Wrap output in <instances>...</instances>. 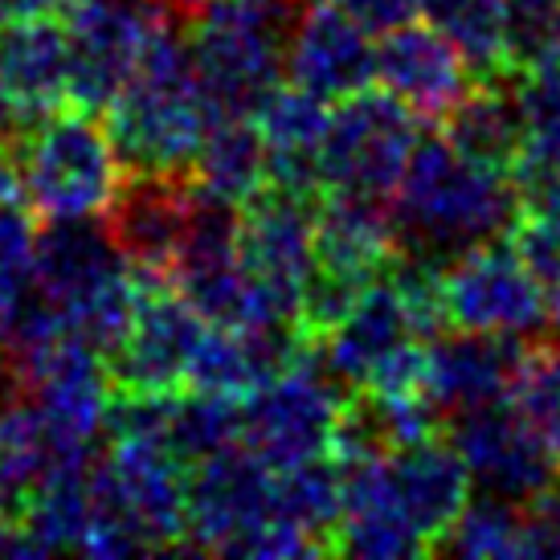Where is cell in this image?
<instances>
[{"mask_svg":"<svg viewBox=\"0 0 560 560\" xmlns=\"http://www.w3.org/2000/svg\"><path fill=\"white\" fill-rule=\"evenodd\" d=\"M389 205L397 246L434 262L512 234L524 213L512 176L467 160L446 136H421Z\"/></svg>","mask_w":560,"mask_h":560,"instance_id":"obj_1","label":"cell"},{"mask_svg":"<svg viewBox=\"0 0 560 560\" xmlns=\"http://www.w3.org/2000/svg\"><path fill=\"white\" fill-rule=\"evenodd\" d=\"M172 21L176 16L164 13L152 25L136 74L103 110L124 172H188L213 124V107L197 82L188 42Z\"/></svg>","mask_w":560,"mask_h":560,"instance_id":"obj_2","label":"cell"},{"mask_svg":"<svg viewBox=\"0 0 560 560\" xmlns=\"http://www.w3.org/2000/svg\"><path fill=\"white\" fill-rule=\"evenodd\" d=\"M188 467L156 438H110L91 467L86 557H131L185 545Z\"/></svg>","mask_w":560,"mask_h":560,"instance_id":"obj_3","label":"cell"},{"mask_svg":"<svg viewBox=\"0 0 560 560\" xmlns=\"http://www.w3.org/2000/svg\"><path fill=\"white\" fill-rule=\"evenodd\" d=\"M33 279L66 331L103 352V360L119 348L136 315L140 275L110 242L107 225L94 218L46 221V230L37 234Z\"/></svg>","mask_w":560,"mask_h":560,"instance_id":"obj_4","label":"cell"},{"mask_svg":"<svg viewBox=\"0 0 560 560\" xmlns=\"http://www.w3.org/2000/svg\"><path fill=\"white\" fill-rule=\"evenodd\" d=\"M295 4L209 0L185 21L188 58L213 115H254L282 82V42Z\"/></svg>","mask_w":560,"mask_h":560,"instance_id":"obj_5","label":"cell"},{"mask_svg":"<svg viewBox=\"0 0 560 560\" xmlns=\"http://www.w3.org/2000/svg\"><path fill=\"white\" fill-rule=\"evenodd\" d=\"M16 185L37 218H103L124 164L107 127L79 107H62L13 148Z\"/></svg>","mask_w":560,"mask_h":560,"instance_id":"obj_6","label":"cell"},{"mask_svg":"<svg viewBox=\"0 0 560 560\" xmlns=\"http://www.w3.org/2000/svg\"><path fill=\"white\" fill-rule=\"evenodd\" d=\"M348 393L352 389L307 343L279 376L242 401V446L275 470L331 454V434Z\"/></svg>","mask_w":560,"mask_h":560,"instance_id":"obj_7","label":"cell"},{"mask_svg":"<svg viewBox=\"0 0 560 560\" xmlns=\"http://www.w3.org/2000/svg\"><path fill=\"white\" fill-rule=\"evenodd\" d=\"M421 140V119L389 91H360L331 103L319 143V188L393 201Z\"/></svg>","mask_w":560,"mask_h":560,"instance_id":"obj_8","label":"cell"},{"mask_svg":"<svg viewBox=\"0 0 560 560\" xmlns=\"http://www.w3.org/2000/svg\"><path fill=\"white\" fill-rule=\"evenodd\" d=\"M442 303L458 331L532 340L548 324L545 287L520 258L512 237L482 242L442 262Z\"/></svg>","mask_w":560,"mask_h":560,"instance_id":"obj_9","label":"cell"},{"mask_svg":"<svg viewBox=\"0 0 560 560\" xmlns=\"http://www.w3.org/2000/svg\"><path fill=\"white\" fill-rule=\"evenodd\" d=\"M266 520H275V467L242 442L188 467L185 548L242 557Z\"/></svg>","mask_w":560,"mask_h":560,"instance_id":"obj_10","label":"cell"},{"mask_svg":"<svg viewBox=\"0 0 560 560\" xmlns=\"http://www.w3.org/2000/svg\"><path fill=\"white\" fill-rule=\"evenodd\" d=\"M152 0H74L62 13L70 37V94L66 107L86 115L107 110L143 58L148 33L160 21Z\"/></svg>","mask_w":560,"mask_h":560,"instance_id":"obj_11","label":"cell"},{"mask_svg":"<svg viewBox=\"0 0 560 560\" xmlns=\"http://www.w3.org/2000/svg\"><path fill=\"white\" fill-rule=\"evenodd\" d=\"M201 336L205 319L172 287V279L140 275L136 315L119 348L107 357L115 393H180L188 385V364H192Z\"/></svg>","mask_w":560,"mask_h":560,"instance_id":"obj_12","label":"cell"},{"mask_svg":"<svg viewBox=\"0 0 560 560\" xmlns=\"http://www.w3.org/2000/svg\"><path fill=\"white\" fill-rule=\"evenodd\" d=\"M315 205L319 192L262 185L242 205L237 254L246 275L299 331V299L315 258Z\"/></svg>","mask_w":560,"mask_h":560,"instance_id":"obj_13","label":"cell"},{"mask_svg":"<svg viewBox=\"0 0 560 560\" xmlns=\"http://www.w3.org/2000/svg\"><path fill=\"white\" fill-rule=\"evenodd\" d=\"M70 37L62 16H9L0 30V143L13 152L66 107Z\"/></svg>","mask_w":560,"mask_h":560,"instance_id":"obj_14","label":"cell"},{"mask_svg":"<svg viewBox=\"0 0 560 560\" xmlns=\"http://www.w3.org/2000/svg\"><path fill=\"white\" fill-rule=\"evenodd\" d=\"M446 438L463 454L470 482L512 503H532L560 470L557 451L536 434V425L512 401L454 413Z\"/></svg>","mask_w":560,"mask_h":560,"instance_id":"obj_15","label":"cell"},{"mask_svg":"<svg viewBox=\"0 0 560 560\" xmlns=\"http://www.w3.org/2000/svg\"><path fill=\"white\" fill-rule=\"evenodd\" d=\"M282 74L303 91L340 103L376 82V42L336 0H307L287 21Z\"/></svg>","mask_w":560,"mask_h":560,"instance_id":"obj_16","label":"cell"},{"mask_svg":"<svg viewBox=\"0 0 560 560\" xmlns=\"http://www.w3.org/2000/svg\"><path fill=\"white\" fill-rule=\"evenodd\" d=\"M188 172H124L115 197L103 209V225L131 270L168 279L188 225Z\"/></svg>","mask_w":560,"mask_h":560,"instance_id":"obj_17","label":"cell"},{"mask_svg":"<svg viewBox=\"0 0 560 560\" xmlns=\"http://www.w3.org/2000/svg\"><path fill=\"white\" fill-rule=\"evenodd\" d=\"M479 82L470 62L425 21H405L376 42V86L401 98L421 124H442Z\"/></svg>","mask_w":560,"mask_h":560,"instance_id":"obj_18","label":"cell"},{"mask_svg":"<svg viewBox=\"0 0 560 560\" xmlns=\"http://www.w3.org/2000/svg\"><path fill=\"white\" fill-rule=\"evenodd\" d=\"M524 352L528 343L515 336H487L458 327L442 331L425 340V393L442 409V418L508 401Z\"/></svg>","mask_w":560,"mask_h":560,"instance_id":"obj_19","label":"cell"},{"mask_svg":"<svg viewBox=\"0 0 560 560\" xmlns=\"http://www.w3.org/2000/svg\"><path fill=\"white\" fill-rule=\"evenodd\" d=\"M393 205L360 192H319L315 205V270L357 287L376 282L397 254Z\"/></svg>","mask_w":560,"mask_h":560,"instance_id":"obj_20","label":"cell"},{"mask_svg":"<svg viewBox=\"0 0 560 560\" xmlns=\"http://www.w3.org/2000/svg\"><path fill=\"white\" fill-rule=\"evenodd\" d=\"M340 470H343V508H340V528H336L331 552L357 560L421 557L425 545H421L418 532L409 528L401 503L393 495L389 451L340 463Z\"/></svg>","mask_w":560,"mask_h":560,"instance_id":"obj_21","label":"cell"},{"mask_svg":"<svg viewBox=\"0 0 560 560\" xmlns=\"http://www.w3.org/2000/svg\"><path fill=\"white\" fill-rule=\"evenodd\" d=\"M389 479L409 528L425 545V557H434V545L446 536L475 491L463 454L454 451L451 438H421L413 446L389 451Z\"/></svg>","mask_w":560,"mask_h":560,"instance_id":"obj_22","label":"cell"},{"mask_svg":"<svg viewBox=\"0 0 560 560\" xmlns=\"http://www.w3.org/2000/svg\"><path fill=\"white\" fill-rule=\"evenodd\" d=\"M331 103L282 79L266 94L254 124L262 131L266 156H270V180L266 185L295 188V192H324L319 188V143H324Z\"/></svg>","mask_w":560,"mask_h":560,"instance_id":"obj_23","label":"cell"},{"mask_svg":"<svg viewBox=\"0 0 560 560\" xmlns=\"http://www.w3.org/2000/svg\"><path fill=\"white\" fill-rule=\"evenodd\" d=\"M405 340H418L413 324L405 315V303L397 295L393 279L381 275L376 282L364 287V295L352 303V312L343 315L340 324L331 327L319 343H312V348L348 389H360L373 376L376 364L393 357Z\"/></svg>","mask_w":560,"mask_h":560,"instance_id":"obj_24","label":"cell"},{"mask_svg":"<svg viewBox=\"0 0 560 560\" xmlns=\"http://www.w3.org/2000/svg\"><path fill=\"white\" fill-rule=\"evenodd\" d=\"M442 136L467 160L512 176L515 160L524 152V119L515 94L503 91L495 79H479L442 119Z\"/></svg>","mask_w":560,"mask_h":560,"instance_id":"obj_25","label":"cell"},{"mask_svg":"<svg viewBox=\"0 0 560 560\" xmlns=\"http://www.w3.org/2000/svg\"><path fill=\"white\" fill-rule=\"evenodd\" d=\"M74 458H98V454H66L42 425L37 409L25 397H16L0 418V520L16 524L33 495L42 491L49 470Z\"/></svg>","mask_w":560,"mask_h":560,"instance_id":"obj_26","label":"cell"},{"mask_svg":"<svg viewBox=\"0 0 560 560\" xmlns=\"http://www.w3.org/2000/svg\"><path fill=\"white\" fill-rule=\"evenodd\" d=\"M188 176L221 201L246 205L270 180V156L254 115H213Z\"/></svg>","mask_w":560,"mask_h":560,"instance_id":"obj_27","label":"cell"},{"mask_svg":"<svg viewBox=\"0 0 560 560\" xmlns=\"http://www.w3.org/2000/svg\"><path fill=\"white\" fill-rule=\"evenodd\" d=\"M343 508V470L331 454L275 470V512L331 552Z\"/></svg>","mask_w":560,"mask_h":560,"instance_id":"obj_28","label":"cell"},{"mask_svg":"<svg viewBox=\"0 0 560 560\" xmlns=\"http://www.w3.org/2000/svg\"><path fill=\"white\" fill-rule=\"evenodd\" d=\"M434 557L463 560H515L528 557V512L524 503L482 491L470 495L446 536L434 545Z\"/></svg>","mask_w":560,"mask_h":560,"instance_id":"obj_29","label":"cell"},{"mask_svg":"<svg viewBox=\"0 0 560 560\" xmlns=\"http://www.w3.org/2000/svg\"><path fill=\"white\" fill-rule=\"evenodd\" d=\"M242 442V401L205 389H180L168 397L164 446L185 467H197L213 454Z\"/></svg>","mask_w":560,"mask_h":560,"instance_id":"obj_30","label":"cell"},{"mask_svg":"<svg viewBox=\"0 0 560 560\" xmlns=\"http://www.w3.org/2000/svg\"><path fill=\"white\" fill-rule=\"evenodd\" d=\"M418 13L467 58L479 79H508L503 0H418Z\"/></svg>","mask_w":560,"mask_h":560,"instance_id":"obj_31","label":"cell"},{"mask_svg":"<svg viewBox=\"0 0 560 560\" xmlns=\"http://www.w3.org/2000/svg\"><path fill=\"white\" fill-rule=\"evenodd\" d=\"M503 62L508 79L560 62V0H503Z\"/></svg>","mask_w":560,"mask_h":560,"instance_id":"obj_32","label":"cell"},{"mask_svg":"<svg viewBox=\"0 0 560 560\" xmlns=\"http://www.w3.org/2000/svg\"><path fill=\"white\" fill-rule=\"evenodd\" d=\"M508 401L536 425V434L545 438L560 458V343L557 340L528 343Z\"/></svg>","mask_w":560,"mask_h":560,"instance_id":"obj_33","label":"cell"},{"mask_svg":"<svg viewBox=\"0 0 560 560\" xmlns=\"http://www.w3.org/2000/svg\"><path fill=\"white\" fill-rule=\"evenodd\" d=\"M512 94L524 119V143H560V62L512 74Z\"/></svg>","mask_w":560,"mask_h":560,"instance_id":"obj_34","label":"cell"},{"mask_svg":"<svg viewBox=\"0 0 560 560\" xmlns=\"http://www.w3.org/2000/svg\"><path fill=\"white\" fill-rule=\"evenodd\" d=\"M512 185L524 213H560V143H524Z\"/></svg>","mask_w":560,"mask_h":560,"instance_id":"obj_35","label":"cell"},{"mask_svg":"<svg viewBox=\"0 0 560 560\" xmlns=\"http://www.w3.org/2000/svg\"><path fill=\"white\" fill-rule=\"evenodd\" d=\"M528 557H560V470L528 503Z\"/></svg>","mask_w":560,"mask_h":560,"instance_id":"obj_36","label":"cell"},{"mask_svg":"<svg viewBox=\"0 0 560 560\" xmlns=\"http://www.w3.org/2000/svg\"><path fill=\"white\" fill-rule=\"evenodd\" d=\"M336 4L373 33H385L393 25H405V21L418 16V0H336Z\"/></svg>","mask_w":560,"mask_h":560,"instance_id":"obj_37","label":"cell"},{"mask_svg":"<svg viewBox=\"0 0 560 560\" xmlns=\"http://www.w3.org/2000/svg\"><path fill=\"white\" fill-rule=\"evenodd\" d=\"M74 0H0V16H62Z\"/></svg>","mask_w":560,"mask_h":560,"instance_id":"obj_38","label":"cell"},{"mask_svg":"<svg viewBox=\"0 0 560 560\" xmlns=\"http://www.w3.org/2000/svg\"><path fill=\"white\" fill-rule=\"evenodd\" d=\"M13 192H21V185H16V160H13V152L0 143V201H9Z\"/></svg>","mask_w":560,"mask_h":560,"instance_id":"obj_39","label":"cell"},{"mask_svg":"<svg viewBox=\"0 0 560 560\" xmlns=\"http://www.w3.org/2000/svg\"><path fill=\"white\" fill-rule=\"evenodd\" d=\"M152 4H156L160 13L176 16V21L185 25V21H192V16L201 13V9H205V4H209V0H152Z\"/></svg>","mask_w":560,"mask_h":560,"instance_id":"obj_40","label":"cell"},{"mask_svg":"<svg viewBox=\"0 0 560 560\" xmlns=\"http://www.w3.org/2000/svg\"><path fill=\"white\" fill-rule=\"evenodd\" d=\"M545 312H548V327L560 336V279L552 287H545Z\"/></svg>","mask_w":560,"mask_h":560,"instance_id":"obj_41","label":"cell"},{"mask_svg":"<svg viewBox=\"0 0 560 560\" xmlns=\"http://www.w3.org/2000/svg\"><path fill=\"white\" fill-rule=\"evenodd\" d=\"M16 401V389H13V381H9V373L0 369V418H4V409Z\"/></svg>","mask_w":560,"mask_h":560,"instance_id":"obj_42","label":"cell"},{"mask_svg":"<svg viewBox=\"0 0 560 560\" xmlns=\"http://www.w3.org/2000/svg\"><path fill=\"white\" fill-rule=\"evenodd\" d=\"M258 4H291V0H258Z\"/></svg>","mask_w":560,"mask_h":560,"instance_id":"obj_43","label":"cell"}]
</instances>
